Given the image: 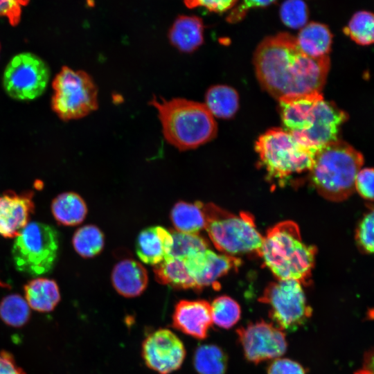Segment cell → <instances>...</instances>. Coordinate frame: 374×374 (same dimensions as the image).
Returning a JSON list of instances; mask_svg holds the SVG:
<instances>
[{"label": "cell", "mask_w": 374, "mask_h": 374, "mask_svg": "<svg viewBox=\"0 0 374 374\" xmlns=\"http://www.w3.org/2000/svg\"><path fill=\"white\" fill-rule=\"evenodd\" d=\"M323 98L321 92L290 96L278 100L283 130L289 133L310 128L317 102Z\"/></svg>", "instance_id": "cell-17"}, {"label": "cell", "mask_w": 374, "mask_h": 374, "mask_svg": "<svg viewBox=\"0 0 374 374\" xmlns=\"http://www.w3.org/2000/svg\"><path fill=\"white\" fill-rule=\"evenodd\" d=\"M238 0H184L186 7L194 8L203 7L211 12L222 13L230 10Z\"/></svg>", "instance_id": "cell-39"}, {"label": "cell", "mask_w": 374, "mask_h": 374, "mask_svg": "<svg viewBox=\"0 0 374 374\" xmlns=\"http://www.w3.org/2000/svg\"><path fill=\"white\" fill-rule=\"evenodd\" d=\"M141 354L146 366L159 374H169L182 365L186 349L171 330L160 328L148 335L142 343Z\"/></svg>", "instance_id": "cell-12"}, {"label": "cell", "mask_w": 374, "mask_h": 374, "mask_svg": "<svg viewBox=\"0 0 374 374\" xmlns=\"http://www.w3.org/2000/svg\"><path fill=\"white\" fill-rule=\"evenodd\" d=\"M184 261L196 283L197 291L214 285L219 278L241 265V260L233 256L217 254L208 249Z\"/></svg>", "instance_id": "cell-14"}, {"label": "cell", "mask_w": 374, "mask_h": 374, "mask_svg": "<svg viewBox=\"0 0 374 374\" xmlns=\"http://www.w3.org/2000/svg\"><path fill=\"white\" fill-rule=\"evenodd\" d=\"M267 374H306L303 366L287 358H276L269 365Z\"/></svg>", "instance_id": "cell-38"}, {"label": "cell", "mask_w": 374, "mask_h": 374, "mask_svg": "<svg viewBox=\"0 0 374 374\" xmlns=\"http://www.w3.org/2000/svg\"><path fill=\"white\" fill-rule=\"evenodd\" d=\"M255 148L268 175L280 180L310 170L315 154L281 128L262 134Z\"/></svg>", "instance_id": "cell-7"}, {"label": "cell", "mask_w": 374, "mask_h": 374, "mask_svg": "<svg viewBox=\"0 0 374 374\" xmlns=\"http://www.w3.org/2000/svg\"><path fill=\"white\" fill-rule=\"evenodd\" d=\"M29 0H0V17L8 19L10 24L15 26L19 24L22 7L26 6Z\"/></svg>", "instance_id": "cell-36"}, {"label": "cell", "mask_w": 374, "mask_h": 374, "mask_svg": "<svg viewBox=\"0 0 374 374\" xmlns=\"http://www.w3.org/2000/svg\"><path fill=\"white\" fill-rule=\"evenodd\" d=\"M212 321L220 328L229 329L240 319L241 310L239 304L228 296H220L211 304Z\"/></svg>", "instance_id": "cell-30"}, {"label": "cell", "mask_w": 374, "mask_h": 374, "mask_svg": "<svg viewBox=\"0 0 374 374\" xmlns=\"http://www.w3.org/2000/svg\"><path fill=\"white\" fill-rule=\"evenodd\" d=\"M0 285H1V286H2V285L3 286V284H2V283L0 282Z\"/></svg>", "instance_id": "cell-42"}, {"label": "cell", "mask_w": 374, "mask_h": 374, "mask_svg": "<svg viewBox=\"0 0 374 374\" xmlns=\"http://www.w3.org/2000/svg\"><path fill=\"white\" fill-rule=\"evenodd\" d=\"M204 24L197 16L179 15L171 26L168 38L183 53H193L204 42Z\"/></svg>", "instance_id": "cell-20"}, {"label": "cell", "mask_w": 374, "mask_h": 374, "mask_svg": "<svg viewBox=\"0 0 374 374\" xmlns=\"http://www.w3.org/2000/svg\"><path fill=\"white\" fill-rule=\"evenodd\" d=\"M33 193L7 190L0 195V235L15 238L34 213Z\"/></svg>", "instance_id": "cell-15"}, {"label": "cell", "mask_w": 374, "mask_h": 374, "mask_svg": "<svg viewBox=\"0 0 374 374\" xmlns=\"http://www.w3.org/2000/svg\"><path fill=\"white\" fill-rule=\"evenodd\" d=\"M253 64L260 85L278 100L321 92L330 69V57H310L299 48L296 37L279 33L258 44Z\"/></svg>", "instance_id": "cell-1"}, {"label": "cell", "mask_w": 374, "mask_h": 374, "mask_svg": "<svg viewBox=\"0 0 374 374\" xmlns=\"http://www.w3.org/2000/svg\"><path fill=\"white\" fill-rule=\"evenodd\" d=\"M276 0H238L234 7L230 10L226 17L229 23H237L242 20L251 8H264Z\"/></svg>", "instance_id": "cell-35"}, {"label": "cell", "mask_w": 374, "mask_h": 374, "mask_svg": "<svg viewBox=\"0 0 374 374\" xmlns=\"http://www.w3.org/2000/svg\"><path fill=\"white\" fill-rule=\"evenodd\" d=\"M373 168L361 169L355 180V189L366 199H373Z\"/></svg>", "instance_id": "cell-37"}, {"label": "cell", "mask_w": 374, "mask_h": 374, "mask_svg": "<svg viewBox=\"0 0 374 374\" xmlns=\"http://www.w3.org/2000/svg\"><path fill=\"white\" fill-rule=\"evenodd\" d=\"M51 211L55 220L60 224L75 226L84 220L87 207L84 199L78 194L65 192L53 199Z\"/></svg>", "instance_id": "cell-24"}, {"label": "cell", "mask_w": 374, "mask_h": 374, "mask_svg": "<svg viewBox=\"0 0 374 374\" xmlns=\"http://www.w3.org/2000/svg\"><path fill=\"white\" fill-rule=\"evenodd\" d=\"M346 119L345 112L322 98L315 106L310 128L290 134L301 144L316 152L321 146L338 140L339 127Z\"/></svg>", "instance_id": "cell-13"}, {"label": "cell", "mask_w": 374, "mask_h": 374, "mask_svg": "<svg viewBox=\"0 0 374 374\" xmlns=\"http://www.w3.org/2000/svg\"><path fill=\"white\" fill-rule=\"evenodd\" d=\"M50 76V68L44 60L33 53L23 52L7 64L3 74V87L15 100H30L44 93Z\"/></svg>", "instance_id": "cell-10"}, {"label": "cell", "mask_w": 374, "mask_h": 374, "mask_svg": "<svg viewBox=\"0 0 374 374\" xmlns=\"http://www.w3.org/2000/svg\"><path fill=\"white\" fill-rule=\"evenodd\" d=\"M0 374H26L9 352L0 351Z\"/></svg>", "instance_id": "cell-40"}, {"label": "cell", "mask_w": 374, "mask_h": 374, "mask_svg": "<svg viewBox=\"0 0 374 374\" xmlns=\"http://www.w3.org/2000/svg\"><path fill=\"white\" fill-rule=\"evenodd\" d=\"M355 374H373L371 368H365L357 371Z\"/></svg>", "instance_id": "cell-41"}, {"label": "cell", "mask_w": 374, "mask_h": 374, "mask_svg": "<svg viewBox=\"0 0 374 374\" xmlns=\"http://www.w3.org/2000/svg\"><path fill=\"white\" fill-rule=\"evenodd\" d=\"M214 117L228 119L232 118L239 107L237 91L227 85H215L210 87L205 94L204 103Z\"/></svg>", "instance_id": "cell-25"}, {"label": "cell", "mask_w": 374, "mask_h": 374, "mask_svg": "<svg viewBox=\"0 0 374 374\" xmlns=\"http://www.w3.org/2000/svg\"><path fill=\"white\" fill-rule=\"evenodd\" d=\"M245 358L258 364L284 355L287 343L283 330L273 323L260 321L236 330Z\"/></svg>", "instance_id": "cell-11"}, {"label": "cell", "mask_w": 374, "mask_h": 374, "mask_svg": "<svg viewBox=\"0 0 374 374\" xmlns=\"http://www.w3.org/2000/svg\"><path fill=\"white\" fill-rule=\"evenodd\" d=\"M203 203L193 204L179 202L170 212V220L175 231L190 234H198L204 229L205 218L202 209Z\"/></svg>", "instance_id": "cell-26"}, {"label": "cell", "mask_w": 374, "mask_h": 374, "mask_svg": "<svg viewBox=\"0 0 374 374\" xmlns=\"http://www.w3.org/2000/svg\"><path fill=\"white\" fill-rule=\"evenodd\" d=\"M259 301L269 307V317L282 330H296L312 314L301 283L296 280H278L270 283Z\"/></svg>", "instance_id": "cell-9"}, {"label": "cell", "mask_w": 374, "mask_h": 374, "mask_svg": "<svg viewBox=\"0 0 374 374\" xmlns=\"http://www.w3.org/2000/svg\"><path fill=\"white\" fill-rule=\"evenodd\" d=\"M364 163L362 154L346 142L337 140L314 154L310 180L317 193L332 202H341L355 191V180Z\"/></svg>", "instance_id": "cell-4"}, {"label": "cell", "mask_w": 374, "mask_h": 374, "mask_svg": "<svg viewBox=\"0 0 374 374\" xmlns=\"http://www.w3.org/2000/svg\"><path fill=\"white\" fill-rule=\"evenodd\" d=\"M24 290L29 307L39 312L52 311L60 301L59 287L51 279L37 278L28 282Z\"/></svg>", "instance_id": "cell-21"}, {"label": "cell", "mask_w": 374, "mask_h": 374, "mask_svg": "<svg viewBox=\"0 0 374 374\" xmlns=\"http://www.w3.org/2000/svg\"><path fill=\"white\" fill-rule=\"evenodd\" d=\"M344 32L357 44L366 46L374 40V17L371 12L359 11L353 15Z\"/></svg>", "instance_id": "cell-32"}, {"label": "cell", "mask_w": 374, "mask_h": 374, "mask_svg": "<svg viewBox=\"0 0 374 374\" xmlns=\"http://www.w3.org/2000/svg\"><path fill=\"white\" fill-rule=\"evenodd\" d=\"M104 235L94 225H86L79 228L74 233L72 244L75 251L82 258H92L103 249Z\"/></svg>", "instance_id": "cell-28"}, {"label": "cell", "mask_w": 374, "mask_h": 374, "mask_svg": "<svg viewBox=\"0 0 374 374\" xmlns=\"http://www.w3.org/2000/svg\"><path fill=\"white\" fill-rule=\"evenodd\" d=\"M204 229L216 249L234 256L246 253L259 254L263 237L249 213L235 215L213 203L203 204Z\"/></svg>", "instance_id": "cell-5"}, {"label": "cell", "mask_w": 374, "mask_h": 374, "mask_svg": "<svg viewBox=\"0 0 374 374\" xmlns=\"http://www.w3.org/2000/svg\"><path fill=\"white\" fill-rule=\"evenodd\" d=\"M172 243L170 231L159 226H150L139 233L136 252L144 263L156 265L170 255Z\"/></svg>", "instance_id": "cell-18"}, {"label": "cell", "mask_w": 374, "mask_h": 374, "mask_svg": "<svg viewBox=\"0 0 374 374\" xmlns=\"http://www.w3.org/2000/svg\"><path fill=\"white\" fill-rule=\"evenodd\" d=\"M30 317V310L25 299L17 294H9L0 301V318L7 325L19 328Z\"/></svg>", "instance_id": "cell-29"}, {"label": "cell", "mask_w": 374, "mask_h": 374, "mask_svg": "<svg viewBox=\"0 0 374 374\" xmlns=\"http://www.w3.org/2000/svg\"><path fill=\"white\" fill-rule=\"evenodd\" d=\"M213 324L211 304L202 299L181 300L175 305L172 326L195 339L208 336Z\"/></svg>", "instance_id": "cell-16"}, {"label": "cell", "mask_w": 374, "mask_h": 374, "mask_svg": "<svg viewBox=\"0 0 374 374\" xmlns=\"http://www.w3.org/2000/svg\"><path fill=\"white\" fill-rule=\"evenodd\" d=\"M52 87L51 108L62 121L82 118L98 109L97 87L84 71L62 66Z\"/></svg>", "instance_id": "cell-8"}, {"label": "cell", "mask_w": 374, "mask_h": 374, "mask_svg": "<svg viewBox=\"0 0 374 374\" xmlns=\"http://www.w3.org/2000/svg\"><path fill=\"white\" fill-rule=\"evenodd\" d=\"M165 139L179 150L197 148L217 135V123L204 103L184 98L153 97Z\"/></svg>", "instance_id": "cell-2"}, {"label": "cell", "mask_w": 374, "mask_h": 374, "mask_svg": "<svg viewBox=\"0 0 374 374\" xmlns=\"http://www.w3.org/2000/svg\"><path fill=\"white\" fill-rule=\"evenodd\" d=\"M0 51H1V44H0Z\"/></svg>", "instance_id": "cell-43"}, {"label": "cell", "mask_w": 374, "mask_h": 374, "mask_svg": "<svg viewBox=\"0 0 374 374\" xmlns=\"http://www.w3.org/2000/svg\"><path fill=\"white\" fill-rule=\"evenodd\" d=\"M301 51L310 57L328 56L332 35L328 27L319 22H310L301 28L296 37Z\"/></svg>", "instance_id": "cell-22"}, {"label": "cell", "mask_w": 374, "mask_h": 374, "mask_svg": "<svg viewBox=\"0 0 374 374\" xmlns=\"http://www.w3.org/2000/svg\"><path fill=\"white\" fill-rule=\"evenodd\" d=\"M373 211L368 212L359 222L355 238L359 248L364 253L373 252Z\"/></svg>", "instance_id": "cell-34"}, {"label": "cell", "mask_w": 374, "mask_h": 374, "mask_svg": "<svg viewBox=\"0 0 374 374\" xmlns=\"http://www.w3.org/2000/svg\"><path fill=\"white\" fill-rule=\"evenodd\" d=\"M114 289L125 297L139 296L146 288L148 276L145 268L139 262L125 259L118 262L112 273Z\"/></svg>", "instance_id": "cell-19"}, {"label": "cell", "mask_w": 374, "mask_h": 374, "mask_svg": "<svg viewBox=\"0 0 374 374\" xmlns=\"http://www.w3.org/2000/svg\"><path fill=\"white\" fill-rule=\"evenodd\" d=\"M157 281L177 289H193L197 291L196 283L183 260L168 256L154 265Z\"/></svg>", "instance_id": "cell-23"}, {"label": "cell", "mask_w": 374, "mask_h": 374, "mask_svg": "<svg viewBox=\"0 0 374 374\" xmlns=\"http://www.w3.org/2000/svg\"><path fill=\"white\" fill-rule=\"evenodd\" d=\"M173 243L168 256L185 260L208 249V242L199 234L184 233L175 230L170 231Z\"/></svg>", "instance_id": "cell-31"}, {"label": "cell", "mask_w": 374, "mask_h": 374, "mask_svg": "<svg viewBox=\"0 0 374 374\" xmlns=\"http://www.w3.org/2000/svg\"><path fill=\"white\" fill-rule=\"evenodd\" d=\"M308 8L303 0H285L280 8L283 23L292 28L303 27L308 21Z\"/></svg>", "instance_id": "cell-33"}, {"label": "cell", "mask_w": 374, "mask_h": 374, "mask_svg": "<svg viewBox=\"0 0 374 374\" xmlns=\"http://www.w3.org/2000/svg\"><path fill=\"white\" fill-rule=\"evenodd\" d=\"M227 364V355L216 345H201L195 351L193 365L198 374H224Z\"/></svg>", "instance_id": "cell-27"}, {"label": "cell", "mask_w": 374, "mask_h": 374, "mask_svg": "<svg viewBox=\"0 0 374 374\" xmlns=\"http://www.w3.org/2000/svg\"><path fill=\"white\" fill-rule=\"evenodd\" d=\"M59 247V234L53 226L28 222L15 238L11 251L14 265L32 277L48 274L55 265Z\"/></svg>", "instance_id": "cell-6"}, {"label": "cell", "mask_w": 374, "mask_h": 374, "mask_svg": "<svg viewBox=\"0 0 374 374\" xmlns=\"http://www.w3.org/2000/svg\"><path fill=\"white\" fill-rule=\"evenodd\" d=\"M317 249L305 243L294 222H281L263 236L259 256L278 280H296L308 284Z\"/></svg>", "instance_id": "cell-3"}]
</instances>
